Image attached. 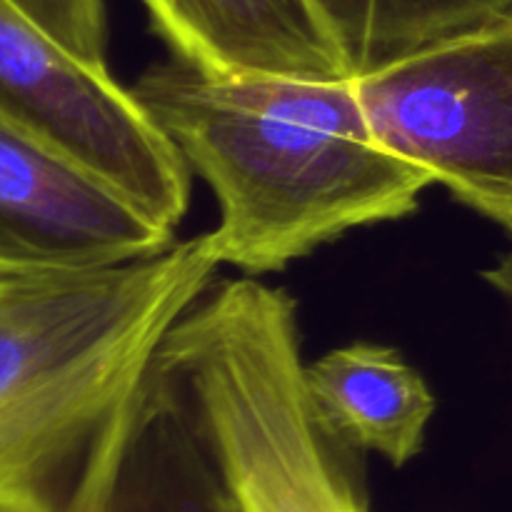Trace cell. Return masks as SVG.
<instances>
[{"label":"cell","mask_w":512,"mask_h":512,"mask_svg":"<svg viewBox=\"0 0 512 512\" xmlns=\"http://www.w3.org/2000/svg\"><path fill=\"white\" fill-rule=\"evenodd\" d=\"M218 268L203 233L128 263L0 278V505L88 512L160 343Z\"/></svg>","instance_id":"cell-1"},{"label":"cell","mask_w":512,"mask_h":512,"mask_svg":"<svg viewBox=\"0 0 512 512\" xmlns=\"http://www.w3.org/2000/svg\"><path fill=\"white\" fill-rule=\"evenodd\" d=\"M153 375L198 425L245 512H370L360 453L310 405L288 290L250 275L215 280L165 335Z\"/></svg>","instance_id":"cell-3"},{"label":"cell","mask_w":512,"mask_h":512,"mask_svg":"<svg viewBox=\"0 0 512 512\" xmlns=\"http://www.w3.org/2000/svg\"><path fill=\"white\" fill-rule=\"evenodd\" d=\"M353 80L390 153L512 235V8Z\"/></svg>","instance_id":"cell-4"},{"label":"cell","mask_w":512,"mask_h":512,"mask_svg":"<svg viewBox=\"0 0 512 512\" xmlns=\"http://www.w3.org/2000/svg\"><path fill=\"white\" fill-rule=\"evenodd\" d=\"M130 90L213 190L215 258L250 278L353 228L410 218L433 185L375 138L353 78L213 73L173 58Z\"/></svg>","instance_id":"cell-2"},{"label":"cell","mask_w":512,"mask_h":512,"mask_svg":"<svg viewBox=\"0 0 512 512\" xmlns=\"http://www.w3.org/2000/svg\"><path fill=\"white\" fill-rule=\"evenodd\" d=\"M0 115L83 163L168 228L190 208L180 150L133 90L83 63L13 0H0Z\"/></svg>","instance_id":"cell-5"},{"label":"cell","mask_w":512,"mask_h":512,"mask_svg":"<svg viewBox=\"0 0 512 512\" xmlns=\"http://www.w3.org/2000/svg\"><path fill=\"white\" fill-rule=\"evenodd\" d=\"M305 390L320 423L355 453L403 468L425 448L435 395L395 348L353 343L305 365Z\"/></svg>","instance_id":"cell-8"},{"label":"cell","mask_w":512,"mask_h":512,"mask_svg":"<svg viewBox=\"0 0 512 512\" xmlns=\"http://www.w3.org/2000/svg\"><path fill=\"white\" fill-rule=\"evenodd\" d=\"M13 3L75 58L95 68H108L103 0H13Z\"/></svg>","instance_id":"cell-11"},{"label":"cell","mask_w":512,"mask_h":512,"mask_svg":"<svg viewBox=\"0 0 512 512\" xmlns=\"http://www.w3.org/2000/svg\"><path fill=\"white\" fill-rule=\"evenodd\" d=\"M170 245L173 228L0 115V278L103 268Z\"/></svg>","instance_id":"cell-6"},{"label":"cell","mask_w":512,"mask_h":512,"mask_svg":"<svg viewBox=\"0 0 512 512\" xmlns=\"http://www.w3.org/2000/svg\"><path fill=\"white\" fill-rule=\"evenodd\" d=\"M0 512H15V510H10V508H5V505H0Z\"/></svg>","instance_id":"cell-13"},{"label":"cell","mask_w":512,"mask_h":512,"mask_svg":"<svg viewBox=\"0 0 512 512\" xmlns=\"http://www.w3.org/2000/svg\"><path fill=\"white\" fill-rule=\"evenodd\" d=\"M483 278L490 288L498 290L512 305V250L500 260H495V265H490L488 270H483Z\"/></svg>","instance_id":"cell-12"},{"label":"cell","mask_w":512,"mask_h":512,"mask_svg":"<svg viewBox=\"0 0 512 512\" xmlns=\"http://www.w3.org/2000/svg\"><path fill=\"white\" fill-rule=\"evenodd\" d=\"M88 512H245L183 405L148 373L113 475Z\"/></svg>","instance_id":"cell-9"},{"label":"cell","mask_w":512,"mask_h":512,"mask_svg":"<svg viewBox=\"0 0 512 512\" xmlns=\"http://www.w3.org/2000/svg\"><path fill=\"white\" fill-rule=\"evenodd\" d=\"M350 73L363 75L512 8V0H313Z\"/></svg>","instance_id":"cell-10"},{"label":"cell","mask_w":512,"mask_h":512,"mask_svg":"<svg viewBox=\"0 0 512 512\" xmlns=\"http://www.w3.org/2000/svg\"><path fill=\"white\" fill-rule=\"evenodd\" d=\"M173 58L213 73L353 78L313 0H140Z\"/></svg>","instance_id":"cell-7"}]
</instances>
